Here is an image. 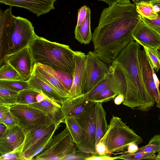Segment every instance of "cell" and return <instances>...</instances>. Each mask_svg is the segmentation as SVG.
<instances>
[{
  "mask_svg": "<svg viewBox=\"0 0 160 160\" xmlns=\"http://www.w3.org/2000/svg\"><path fill=\"white\" fill-rule=\"evenodd\" d=\"M11 106L0 104V123L1 122L7 113L10 111Z\"/></svg>",
  "mask_w": 160,
  "mask_h": 160,
  "instance_id": "cell-41",
  "label": "cell"
},
{
  "mask_svg": "<svg viewBox=\"0 0 160 160\" xmlns=\"http://www.w3.org/2000/svg\"><path fill=\"white\" fill-rule=\"evenodd\" d=\"M158 16L155 19L150 20L142 17L145 21L152 28L160 34V10L157 12Z\"/></svg>",
  "mask_w": 160,
  "mask_h": 160,
  "instance_id": "cell-34",
  "label": "cell"
},
{
  "mask_svg": "<svg viewBox=\"0 0 160 160\" xmlns=\"http://www.w3.org/2000/svg\"><path fill=\"white\" fill-rule=\"evenodd\" d=\"M120 94L118 91L113 89H105L89 99L95 102L102 103L108 102Z\"/></svg>",
  "mask_w": 160,
  "mask_h": 160,
  "instance_id": "cell-31",
  "label": "cell"
},
{
  "mask_svg": "<svg viewBox=\"0 0 160 160\" xmlns=\"http://www.w3.org/2000/svg\"><path fill=\"white\" fill-rule=\"evenodd\" d=\"M54 133H53L47 138L42 143L39 145L34 152L33 154L31 156L30 160H32L33 158L38 154L42 152L46 147L50 140L53 136Z\"/></svg>",
  "mask_w": 160,
  "mask_h": 160,
  "instance_id": "cell-39",
  "label": "cell"
},
{
  "mask_svg": "<svg viewBox=\"0 0 160 160\" xmlns=\"http://www.w3.org/2000/svg\"><path fill=\"white\" fill-rule=\"evenodd\" d=\"M91 10L88 7L86 16L83 21L75 27L74 31L75 39L81 44H88L92 41V34L90 27Z\"/></svg>",
  "mask_w": 160,
  "mask_h": 160,
  "instance_id": "cell-21",
  "label": "cell"
},
{
  "mask_svg": "<svg viewBox=\"0 0 160 160\" xmlns=\"http://www.w3.org/2000/svg\"><path fill=\"white\" fill-rule=\"evenodd\" d=\"M156 52L160 62V47L156 49Z\"/></svg>",
  "mask_w": 160,
  "mask_h": 160,
  "instance_id": "cell-49",
  "label": "cell"
},
{
  "mask_svg": "<svg viewBox=\"0 0 160 160\" xmlns=\"http://www.w3.org/2000/svg\"><path fill=\"white\" fill-rule=\"evenodd\" d=\"M60 123H54L44 125L25 135L24 142L20 148V160H30L36 148L47 138L54 133Z\"/></svg>",
  "mask_w": 160,
  "mask_h": 160,
  "instance_id": "cell-9",
  "label": "cell"
},
{
  "mask_svg": "<svg viewBox=\"0 0 160 160\" xmlns=\"http://www.w3.org/2000/svg\"><path fill=\"white\" fill-rule=\"evenodd\" d=\"M25 134L17 125L7 127L0 136V157L5 154L20 151L25 139Z\"/></svg>",
  "mask_w": 160,
  "mask_h": 160,
  "instance_id": "cell-13",
  "label": "cell"
},
{
  "mask_svg": "<svg viewBox=\"0 0 160 160\" xmlns=\"http://www.w3.org/2000/svg\"><path fill=\"white\" fill-rule=\"evenodd\" d=\"M86 57V54L84 53L76 51L72 85L68 98H74L82 95V89L85 72Z\"/></svg>",
  "mask_w": 160,
  "mask_h": 160,
  "instance_id": "cell-17",
  "label": "cell"
},
{
  "mask_svg": "<svg viewBox=\"0 0 160 160\" xmlns=\"http://www.w3.org/2000/svg\"><path fill=\"white\" fill-rule=\"evenodd\" d=\"M143 48L152 67L156 72H158L160 69V62L156 53V49L145 47Z\"/></svg>",
  "mask_w": 160,
  "mask_h": 160,
  "instance_id": "cell-33",
  "label": "cell"
},
{
  "mask_svg": "<svg viewBox=\"0 0 160 160\" xmlns=\"http://www.w3.org/2000/svg\"><path fill=\"white\" fill-rule=\"evenodd\" d=\"M110 73V65L101 60L94 51L86 54V68L82 94H86L105 80Z\"/></svg>",
  "mask_w": 160,
  "mask_h": 160,
  "instance_id": "cell-8",
  "label": "cell"
},
{
  "mask_svg": "<svg viewBox=\"0 0 160 160\" xmlns=\"http://www.w3.org/2000/svg\"><path fill=\"white\" fill-rule=\"evenodd\" d=\"M88 7L86 5L81 7L78 10L76 26L79 25L85 20L87 13Z\"/></svg>",
  "mask_w": 160,
  "mask_h": 160,
  "instance_id": "cell-38",
  "label": "cell"
},
{
  "mask_svg": "<svg viewBox=\"0 0 160 160\" xmlns=\"http://www.w3.org/2000/svg\"><path fill=\"white\" fill-rule=\"evenodd\" d=\"M1 123L5 124L7 127L15 125H18V123L17 119L10 111L7 113Z\"/></svg>",
  "mask_w": 160,
  "mask_h": 160,
  "instance_id": "cell-35",
  "label": "cell"
},
{
  "mask_svg": "<svg viewBox=\"0 0 160 160\" xmlns=\"http://www.w3.org/2000/svg\"><path fill=\"white\" fill-rule=\"evenodd\" d=\"M40 92L30 88L19 92L15 104L28 105L36 102L37 96Z\"/></svg>",
  "mask_w": 160,
  "mask_h": 160,
  "instance_id": "cell-24",
  "label": "cell"
},
{
  "mask_svg": "<svg viewBox=\"0 0 160 160\" xmlns=\"http://www.w3.org/2000/svg\"><path fill=\"white\" fill-rule=\"evenodd\" d=\"M132 36L134 40L143 47L156 49L160 47V34L150 27L141 15Z\"/></svg>",
  "mask_w": 160,
  "mask_h": 160,
  "instance_id": "cell-14",
  "label": "cell"
},
{
  "mask_svg": "<svg viewBox=\"0 0 160 160\" xmlns=\"http://www.w3.org/2000/svg\"><path fill=\"white\" fill-rule=\"evenodd\" d=\"M28 105L46 112L56 122H62L61 105L46 95L41 101Z\"/></svg>",
  "mask_w": 160,
  "mask_h": 160,
  "instance_id": "cell-20",
  "label": "cell"
},
{
  "mask_svg": "<svg viewBox=\"0 0 160 160\" xmlns=\"http://www.w3.org/2000/svg\"><path fill=\"white\" fill-rule=\"evenodd\" d=\"M138 148V144L135 143H132L128 146L127 151L125 152L132 153L136 152Z\"/></svg>",
  "mask_w": 160,
  "mask_h": 160,
  "instance_id": "cell-43",
  "label": "cell"
},
{
  "mask_svg": "<svg viewBox=\"0 0 160 160\" xmlns=\"http://www.w3.org/2000/svg\"><path fill=\"white\" fill-rule=\"evenodd\" d=\"M118 159L116 157H111L107 155L99 156L94 154L89 156L85 159L86 160H113Z\"/></svg>",
  "mask_w": 160,
  "mask_h": 160,
  "instance_id": "cell-40",
  "label": "cell"
},
{
  "mask_svg": "<svg viewBox=\"0 0 160 160\" xmlns=\"http://www.w3.org/2000/svg\"><path fill=\"white\" fill-rule=\"evenodd\" d=\"M117 157L118 159L127 160L141 159L157 160V156L153 153H134L125 152L123 154L117 156Z\"/></svg>",
  "mask_w": 160,
  "mask_h": 160,
  "instance_id": "cell-32",
  "label": "cell"
},
{
  "mask_svg": "<svg viewBox=\"0 0 160 160\" xmlns=\"http://www.w3.org/2000/svg\"><path fill=\"white\" fill-rule=\"evenodd\" d=\"M64 122L69 130L77 148L80 146L84 140V132L76 117H67Z\"/></svg>",
  "mask_w": 160,
  "mask_h": 160,
  "instance_id": "cell-23",
  "label": "cell"
},
{
  "mask_svg": "<svg viewBox=\"0 0 160 160\" xmlns=\"http://www.w3.org/2000/svg\"><path fill=\"white\" fill-rule=\"evenodd\" d=\"M138 58L143 81L145 88L151 96L155 100L156 106H160V82L154 72L153 68L144 50L140 48L138 51Z\"/></svg>",
  "mask_w": 160,
  "mask_h": 160,
  "instance_id": "cell-11",
  "label": "cell"
},
{
  "mask_svg": "<svg viewBox=\"0 0 160 160\" xmlns=\"http://www.w3.org/2000/svg\"><path fill=\"white\" fill-rule=\"evenodd\" d=\"M30 88L42 91L46 95L60 104L65 100L54 88L33 73L28 80Z\"/></svg>",
  "mask_w": 160,
  "mask_h": 160,
  "instance_id": "cell-19",
  "label": "cell"
},
{
  "mask_svg": "<svg viewBox=\"0 0 160 160\" xmlns=\"http://www.w3.org/2000/svg\"><path fill=\"white\" fill-rule=\"evenodd\" d=\"M114 99V103L117 105H119L123 102L124 97L122 94H119L116 96Z\"/></svg>",
  "mask_w": 160,
  "mask_h": 160,
  "instance_id": "cell-44",
  "label": "cell"
},
{
  "mask_svg": "<svg viewBox=\"0 0 160 160\" xmlns=\"http://www.w3.org/2000/svg\"><path fill=\"white\" fill-rule=\"evenodd\" d=\"M0 66V80H22L18 72L7 62H4Z\"/></svg>",
  "mask_w": 160,
  "mask_h": 160,
  "instance_id": "cell-25",
  "label": "cell"
},
{
  "mask_svg": "<svg viewBox=\"0 0 160 160\" xmlns=\"http://www.w3.org/2000/svg\"><path fill=\"white\" fill-rule=\"evenodd\" d=\"M158 7H159V9L160 10V6H159Z\"/></svg>",
  "mask_w": 160,
  "mask_h": 160,
  "instance_id": "cell-52",
  "label": "cell"
},
{
  "mask_svg": "<svg viewBox=\"0 0 160 160\" xmlns=\"http://www.w3.org/2000/svg\"><path fill=\"white\" fill-rule=\"evenodd\" d=\"M95 102L85 112L76 116L84 132V137L82 144L77 147L78 150L94 154L96 145L95 112Z\"/></svg>",
  "mask_w": 160,
  "mask_h": 160,
  "instance_id": "cell-10",
  "label": "cell"
},
{
  "mask_svg": "<svg viewBox=\"0 0 160 160\" xmlns=\"http://www.w3.org/2000/svg\"><path fill=\"white\" fill-rule=\"evenodd\" d=\"M4 62L9 64L18 72L23 80L28 81L32 74L34 62L29 46L7 56L0 65Z\"/></svg>",
  "mask_w": 160,
  "mask_h": 160,
  "instance_id": "cell-12",
  "label": "cell"
},
{
  "mask_svg": "<svg viewBox=\"0 0 160 160\" xmlns=\"http://www.w3.org/2000/svg\"><path fill=\"white\" fill-rule=\"evenodd\" d=\"M102 1L107 3L109 6H111L114 4L118 3L119 2L124 0H98Z\"/></svg>",
  "mask_w": 160,
  "mask_h": 160,
  "instance_id": "cell-45",
  "label": "cell"
},
{
  "mask_svg": "<svg viewBox=\"0 0 160 160\" xmlns=\"http://www.w3.org/2000/svg\"><path fill=\"white\" fill-rule=\"evenodd\" d=\"M157 160H160V152H158V155H157Z\"/></svg>",
  "mask_w": 160,
  "mask_h": 160,
  "instance_id": "cell-50",
  "label": "cell"
},
{
  "mask_svg": "<svg viewBox=\"0 0 160 160\" xmlns=\"http://www.w3.org/2000/svg\"><path fill=\"white\" fill-rule=\"evenodd\" d=\"M56 0H0L1 3L28 9L37 17L49 12L55 9Z\"/></svg>",
  "mask_w": 160,
  "mask_h": 160,
  "instance_id": "cell-16",
  "label": "cell"
},
{
  "mask_svg": "<svg viewBox=\"0 0 160 160\" xmlns=\"http://www.w3.org/2000/svg\"><path fill=\"white\" fill-rule=\"evenodd\" d=\"M0 136H1L6 131L7 127L5 124L2 123H0Z\"/></svg>",
  "mask_w": 160,
  "mask_h": 160,
  "instance_id": "cell-46",
  "label": "cell"
},
{
  "mask_svg": "<svg viewBox=\"0 0 160 160\" xmlns=\"http://www.w3.org/2000/svg\"><path fill=\"white\" fill-rule=\"evenodd\" d=\"M1 160H20L19 152H13L10 154H5L0 157Z\"/></svg>",
  "mask_w": 160,
  "mask_h": 160,
  "instance_id": "cell-42",
  "label": "cell"
},
{
  "mask_svg": "<svg viewBox=\"0 0 160 160\" xmlns=\"http://www.w3.org/2000/svg\"><path fill=\"white\" fill-rule=\"evenodd\" d=\"M108 153L107 148L105 144L100 141L96 145L95 148L94 155L99 156L106 155Z\"/></svg>",
  "mask_w": 160,
  "mask_h": 160,
  "instance_id": "cell-36",
  "label": "cell"
},
{
  "mask_svg": "<svg viewBox=\"0 0 160 160\" xmlns=\"http://www.w3.org/2000/svg\"><path fill=\"white\" fill-rule=\"evenodd\" d=\"M76 144L68 128L52 137L44 149L32 160H62L78 152Z\"/></svg>",
  "mask_w": 160,
  "mask_h": 160,
  "instance_id": "cell-7",
  "label": "cell"
},
{
  "mask_svg": "<svg viewBox=\"0 0 160 160\" xmlns=\"http://www.w3.org/2000/svg\"><path fill=\"white\" fill-rule=\"evenodd\" d=\"M33 73L54 88L61 95L66 99L69 91L51 72L44 68L39 63H34Z\"/></svg>",
  "mask_w": 160,
  "mask_h": 160,
  "instance_id": "cell-18",
  "label": "cell"
},
{
  "mask_svg": "<svg viewBox=\"0 0 160 160\" xmlns=\"http://www.w3.org/2000/svg\"><path fill=\"white\" fill-rule=\"evenodd\" d=\"M160 152V135H155L149 140L147 145L138 148L135 152L132 153H147L156 152Z\"/></svg>",
  "mask_w": 160,
  "mask_h": 160,
  "instance_id": "cell-29",
  "label": "cell"
},
{
  "mask_svg": "<svg viewBox=\"0 0 160 160\" xmlns=\"http://www.w3.org/2000/svg\"><path fill=\"white\" fill-rule=\"evenodd\" d=\"M160 109V107H159V108ZM159 120H160V115H159Z\"/></svg>",
  "mask_w": 160,
  "mask_h": 160,
  "instance_id": "cell-51",
  "label": "cell"
},
{
  "mask_svg": "<svg viewBox=\"0 0 160 160\" xmlns=\"http://www.w3.org/2000/svg\"><path fill=\"white\" fill-rule=\"evenodd\" d=\"M18 92L0 86V104L10 106L16 104Z\"/></svg>",
  "mask_w": 160,
  "mask_h": 160,
  "instance_id": "cell-28",
  "label": "cell"
},
{
  "mask_svg": "<svg viewBox=\"0 0 160 160\" xmlns=\"http://www.w3.org/2000/svg\"><path fill=\"white\" fill-rule=\"evenodd\" d=\"M124 0L104 8L92 34L94 52L104 62L110 65L131 41L132 34L140 15L136 5Z\"/></svg>",
  "mask_w": 160,
  "mask_h": 160,
  "instance_id": "cell-1",
  "label": "cell"
},
{
  "mask_svg": "<svg viewBox=\"0 0 160 160\" xmlns=\"http://www.w3.org/2000/svg\"><path fill=\"white\" fill-rule=\"evenodd\" d=\"M72 154L64 158L62 160H85V158L89 156V153L81 152L80 153H77Z\"/></svg>",
  "mask_w": 160,
  "mask_h": 160,
  "instance_id": "cell-37",
  "label": "cell"
},
{
  "mask_svg": "<svg viewBox=\"0 0 160 160\" xmlns=\"http://www.w3.org/2000/svg\"><path fill=\"white\" fill-rule=\"evenodd\" d=\"M36 34L28 19L15 16L12 6L0 11V64L8 56L28 46Z\"/></svg>",
  "mask_w": 160,
  "mask_h": 160,
  "instance_id": "cell-3",
  "label": "cell"
},
{
  "mask_svg": "<svg viewBox=\"0 0 160 160\" xmlns=\"http://www.w3.org/2000/svg\"><path fill=\"white\" fill-rule=\"evenodd\" d=\"M149 2L154 6H160V0H153Z\"/></svg>",
  "mask_w": 160,
  "mask_h": 160,
  "instance_id": "cell-47",
  "label": "cell"
},
{
  "mask_svg": "<svg viewBox=\"0 0 160 160\" xmlns=\"http://www.w3.org/2000/svg\"><path fill=\"white\" fill-rule=\"evenodd\" d=\"M0 86L18 92L30 88L28 81L22 80H0Z\"/></svg>",
  "mask_w": 160,
  "mask_h": 160,
  "instance_id": "cell-30",
  "label": "cell"
},
{
  "mask_svg": "<svg viewBox=\"0 0 160 160\" xmlns=\"http://www.w3.org/2000/svg\"><path fill=\"white\" fill-rule=\"evenodd\" d=\"M29 47L34 63L73 74L76 51L68 45L52 42L36 35Z\"/></svg>",
  "mask_w": 160,
  "mask_h": 160,
  "instance_id": "cell-4",
  "label": "cell"
},
{
  "mask_svg": "<svg viewBox=\"0 0 160 160\" xmlns=\"http://www.w3.org/2000/svg\"><path fill=\"white\" fill-rule=\"evenodd\" d=\"M135 4L137 12L142 17L152 20L158 16L154 6L150 2H142Z\"/></svg>",
  "mask_w": 160,
  "mask_h": 160,
  "instance_id": "cell-26",
  "label": "cell"
},
{
  "mask_svg": "<svg viewBox=\"0 0 160 160\" xmlns=\"http://www.w3.org/2000/svg\"><path fill=\"white\" fill-rule=\"evenodd\" d=\"M106 113L102 106V103L96 102L95 112L96 145L100 141L107 131L108 125L106 119Z\"/></svg>",
  "mask_w": 160,
  "mask_h": 160,
  "instance_id": "cell-22",
  "label": "cell"
},
{
  "mask_svg": "<svg viewBox=\"0 0 160 160\" xmlns=\"http://www.w3.org/2000/svg\"><path fill=\"white\" fill-rule=\"evenodd\" d=\"M95 102L88 99L86 94L66 98L61 104L62 122H64L68 117H76L82 113Z\"/></svg>",
  "mask_w": 160,
  "mask_h": 160,
  "instance_id": "cell-15",
  "label": "cell"
},
{
  "mask_svg": "<svg viewBox=\"0 0 160 160\" xmlns=\"http://www.w3.org/2000/svg\"><path fill=\"white\" fill-rule=\"evenodd\" d=\"M41 65L44 68L53 74L64 86L69 91L70 93V91L72 85L73 74L55 70L47 66L42 64Z\"/></svg>",
  "mask_w": 160,
  "mask_h": 160,
  "instance_id": "cell-27",
  "label": "cell"
},
{
  "mask_svg": "<svg viewBox=\"0 0 160 160\" xmlns=\"http://www.w3.org/2000/svg\"><path fill=\"white\" fill-rule=\"evenodd\" d=\"M140 44L130 42L112 62L122 71L127 88L123 104L133 109L148 112L156 102L143 83L138 58Z\"/></svg>",
  "mask_w": 160,
  "mask_h": 160,
  "instance_id": "cell-2",
  "label": "cell"
},
{
  "mask_svg": "<svg viewBox=\"0 0 160 160\" xmlns=\"http://www.w3.org/2000/svg\"><path fill=\"white\" fill-rule=\"evenodd\" d=\"M10 111L17 119L18 126L25 135L43 126L60 122H56L46 112L28 105H14L11 107Z\"/></svg>",
  "mask_w": 160,
  "mask_h": 160,
  "instance_id": "cell-6",
  "label": "cell"
},
{
  "mask_svg": "<svg viewBox=\"0 0 160 160\" xmlns=\"http://www.w3.org/2000/svg\"><path fill=\"white\" fill-rule=\"evenodd\" d=\"M100 141L105 144L108 153H112L127 149L132 143L140 144L143 140L121 118L113 115L106 132Z\"/></svg>",
  "mask_w": 160,
  "mask_h": 160,
  "instance_id": "cell-5",
  "label": "cell"
},
{
  "mask_svg": "<svg viewBox=\"0 0 160 160\" xmlns=\"http://www.w3.org/2000/svg\"><path fill=\"white\" fill-rule=\"evenodd\" d=\"M152 0H132V2L135 4L142 2H149Z\"/></svg>",
  "mask_w": 160,
  "mask_h": 160,
  "instance_id": "cell-48",
  "label": "cell"
}]
</instances>
